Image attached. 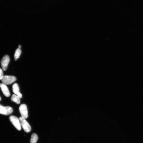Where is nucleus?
Masks as SVG:
<instances>
[{
  "label": "nucleus",
  "instance_id": "obj_1",
  "mask_svg": "<svg viewBox=\"0 0 143 143\" xmlns=\"http://www.w3.org/2000/svg\"><path fill=\"white\" fill-rule=\"evenodd\" d=\"M9 119L14 126L19 131L21 129V126L19 119L16 117L11 116L10 117Z\"/></svg>",
  "mask_w": 143,
  "mask_h": 143
},
{
  "label": "nucleus",
  "instance_id": "obj_2",
  "mask_svg": "<svg viewBox=\"0 0 143 143\" xmlns=\"http://www.w3.org/2000/svg\"><path fill=\"white\" fill-rule=\"evenodd\" d=\"M19 120L20 121L21 126L24 131L27 133L30 132L31 130V127L25 119L21 117H19Z\"/></svg>",
  "mask_w": 143,
  "mask_h": 143
},
{
  "label": "nucleus",
  "instance_id": "obj_3",
  "mask_svg": "<svg viewBox=\"0 0 143 143\" xmlns=\"http://www.w3.org/2000/svg\"><path fill=\"white\" fill-rule=\"evenodd\" d=\"M16 78L14 76H4L2 80L3 83L5 85H11L16 80Z\"/></svg>",
  "mask_w": 143,
  "mask_h": 143
},
{
  "label": "nucleus",
  "instance_id": "obj_4",
  "mask_svg": "<svg viewBox=\"0 0 143 143\" xmlns=\"http://www.w3.org/2000/svg\"><path fill=\"white\" fill-rule=\"evenodd\" d=\"M13 112L12 108L9 106L4 107L0 104V114L8 115H10Z\"/></svg>",
  "mask_w": 143,
  "mask_h": 143
},
{
  "label": "nucleus",
  "instance_id": "obj_5",
  "mask_svg": "<svg viewBox=\"0 0 143 143\" xmlns=\"http://www.w3.org/2000/svg\"><path fill=\"white\" fill-rule=\"evenodd\" d=\"M19 111L21 117L24 119H26L28 117V109L26 105L24 104L21 105L19 107Z\"/></svg>",
  "mask_w": 143,
  "mask_h": 143
},
{
  "label": "nucleus",
  "instance_id": "obj_6",
  "mask_svg": "<svg viewBox=\"0 0 143 143\" xmlns=\"http://www.w3.org/2000/svg\"><path fill=\"white\" fill-rule=\"evenodd\" d=\"M10 61V59L8 56L6 55L3 57L1 61V65L4 71H5L7 70Z\"/></svg>",
  "mask_w": 143,
  "mask_h": 143
},
{
  "label": "nucleus",
  "instance_id": "obj_7",
  "mask_svg": "<svg viewBox=\"0 0 143 143\" xmlns=\"http://www.w3.org/2000/svg\"><path fill=\"white\" fill-rule=\"evenodd\" d=\"M0 87L5 96L9 97L10 96V93L8 87L6 85L3 83H0Z\"/></svg>",
  "mask_w": 143,
  "mask_h": 143
},
{
  "label": "nucleus",
  "instance_id": "obj_8",
  "mask_svg": "<svg viewBox=\"0 0 143 143\" xmlns=\"http://www.w3.org/2000/svg\"><path fill=\"white\" fill-rule=\"evenodd\" d=\"M12 89L13 92L15 94L17 95L20 98H22V95L20 92L19 87L18 84L15 83L12 86Z\"/></svg>",
  "mask_w": 143,
  "mask_h": 143
},
{
  "label": "nucleus",
  "instance_id": "obj_9",
  "mask_svg": "<svg viewBox=\"0 0 143 143\" xmlns=\"http://www.w3.org/2000/svg\"><path fill=\"white\" fill-rule=\"evenodd\" d=\"M20 98L16 94H13L11 98V101L16 103L17 104H19L20 103Z\"/></svg>",
  "mask_w": 143,
  "mask_h": 143
},
{
  "label": "nucleus",
  "instance_id": "obj_10",
  "mask_svg": "<svg viewBox=\"0 0 143 143\" xmlns=\"http://www.w3.org/2000/svg\"><path fill=\"white\" fill-rule=\"evenodd\" d=\"M22 53V51L20 49L18 48L16 50L14 54V60L17 61L20 56Z\"/></svg>",
  "mask_w": 143,
  "mask_h": 143
},
{
  "label": "nucleus",
  "instance_id": "obj_11",
  "mask_svg": "<svg viewBox=\"0 0 143 143\" xmlns=\"http://www.w3.org/2000/svg\"><path fill=\"white\" fill-rule=\"evenodd\" d=\"M38 136L35 134H33L31 136L30 142V143H36L38 139Z\"/></svg>",
  "mask_w": 143,
  "mask_h": 143
},
{
  "label": "nucleus",
  "instance_id": "obj_12",
  "mask_svg": "<svg viewBox=\"0 0 143 143\" xmlns=\"http://www.w3.org/2000/svg\"><path fill=\"white\" fill-rule=\"evenodd\" d=\"M3 73L2 70L0 68V80H2L3 77Z\"/></svg>",
  "mask_w": 143,
  "mask_h": 143
},
{
  "label": "nucleus",
  "instance_id": "obj_13",
  "mask_svg": "<svg viewBox=\"0 0 143 143\" xmlns=\"http://www.w3.org/2000/svg\"><path fill=\"white\" fill-rule=\"evenodd\" d=\"M21 45H19L18 46V48L21 49Z\"/></svg>",
  "mask_w": 143,
  "mask_h": 143
},
{
  "label": "nucleus",
  "instance_id": "obj_14",
  "mask_svg": "<svg viewBox=\"0 0 143 143\" xmlns=\"http://www.w3.org/2000/svg\"><path fill=\"white\" fill-rule=\"evenodd\" d=\"M1 97H0V101H1Z\"/></svg>",
  "mask_w": 143,
  "mask_h": 143
}]
</instances>
